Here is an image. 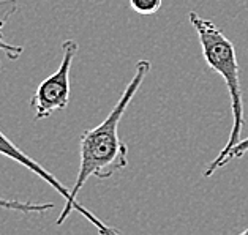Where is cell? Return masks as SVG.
Returning a JSON list of instances; mask_svg holds the SVG:
<instances>
[{"label": "cell", "instance_id": "cell-1", "mask_svg": "<svg viewBox=\"0 0 248 235\" xmlns=\"http://www.w3.org/2000/svg\"><path fill=\"white\" fill-rule=\"evenodd\" d=\"M152 63L147 59L138 60L135 66V74H133L128 86L125 87L124 93L120 95L116 106L103 122L92 130L84 131L79 141V171H78L76 182L71 188V199L70 206L66 210H62L56 221L57 226H62L66 218L71 215L73 210L81 213L84 218L89 220L92 224L98 229L100 234L114 235L120 234L119 229L106 226L100 218L89 212L86 207H82L78 202V194L82 190V186L90 177H96L100 180L111 178L114 174L124 171L128 166V147L120 139L119 136V122L122 120L126 107L135 98L139 87L142 86L146 76L150 73Z\"/></svg>", "mask_w": 248, "mask_h": 235}, {"label": "cell", "instance_id": "cell-2", "mask_svg": "<svg viewBox=\"0 0 248 235\" xmlns=\"http://www.w3.org/2000/svg\"><path fill=\"white\" fill-rule=\"evenodd\" d=\"M191 26L195 27L199 43H201L204 60L212 70L217 71L226 84V88L231 98L232 109V128L229 132V139L226 146L218 153V156L228 153L235 144L240 141L242 128L245 123L244 98H242L240 87V68L237 62V54L232 41L229 40L225 32L215 22L204 19L195 11L188 15Z\"/></svg>", "mask_w": 248, "mask_h": 235}, {"label": "cell", "instance_id": "cell-3", "mask_svg": "<svg viewBox=\"0 0 248 235\" xmlns=\"http://www.w3.org/2000/svg\"><path fill=\"white\" fill-rule=\"evenodd\" d=\"M79 46L75 40H65L62 43V60L57 71L46 77L38 86L30 100L35 120H45L54 112L65 109L70 103V71Z\"/></svg>", "mask_w": 248, "mask_h": 235}, {"label": "cell", "instance_id": "cell-4", "mask_svg": "<svg viewBox=\"0 0 248 235\" xmlns=\"http://www.w3.org/2000/svg\"><path fill=\"white\" fill-rule=\"evenodd\" d=\"M0 155H3V156H7V158H10V160L19 162L21 166L27 167L30 172H33L35 176H38L41 180H45L47 185L52 186L54 191H57L59 194L65 199L63 210L68 208L70 199H71V190L66 188V186L60 182V180H57V177H54L49 171L45 169V167L40 164V162H37L33 158H30L27 153H24L22 150L17 147L16 144L11 141L2 130H0Z\"/></svg>", "mask_w": 248, "mask_h": 235}, {"label": "cell", "instance_id": "cell-5", "mask_svg": "<svg viewBox=\"0 0 248 235\" xmlns=\"http://www.w3.org/2000/svg\"><path fill=\"white\" fill-rule=\"evenodd\" d=\"M17 7H19V0H0V54H5L7 59L10 60H17L24 52L22 46L7 43L3 40V33H2L5 24L17 11ZM0 68H2V62H0Z\"/></svg>", "mask_w": 248, "mask_h": 235}, {"label": "cell", "instance_id": "cell-6", "mask_svg": "<svg viewBox=\"0 0 248 235\" xmlns=\"http://www.w3.org/2000/svg\"><path fill=\"white\" fill-rule=\"evenodd\" d=\"M247 152H248V137H245V139H240L231 150H229L228 153L221 155V156L217 155V158H215V160H212L210 164H209L207 167H205L204 177H210L214 172H217L218 169H221V167H225V166L229 164V162H231L232 160H237V158H240V156H244Z\"/></svg>", "mask_w": 248, "mask_h": 235}, {"label": "cell", "instance_id": "cell-7", "mask_svg": "<svg viewBox=\"0 0 248 235\" xmlns=\"http://www.w3.org/2000/svg\"><path fill=\"white\" fill-rule=\"evenodd\" d=\"M0 208L2 210H13L21 213H45L54 208V204H37L30 201H16V199H3L0 197Z\"/></svg>", "mask_w": 248, "mask_h": 235}, {"label": "cell", "instance_id": "cell-8", "mask_svg": "<svg viewBox=\"0 0 248 235\" xmlns=\"http://www.w3.org/2000/svg\"><path fill=\"white\" fill-rule=\"evenodd\" d=\"M163 0H130V7L138 15L149 16L156 13L161 8Z\"/></svg>", "mask_w": 248, "mask_h": 235}, {"label": "cell", "instance_id": "cell-9", "mask_svg": "<svg viewBox=\"0 0 248 235\" xmlns=\"http://www.w3.org/2000/svg\"><path fill=\"white\" fill-rule=\"evenodd\" d=\"M242 235H248V227L245 229V231H244V232H242Z\"/></svg>", "mask_w": 248, "mask_h": 235}]
</instances>
